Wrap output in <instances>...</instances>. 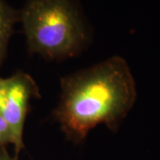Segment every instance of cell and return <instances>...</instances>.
Instances as JSON below:
<instances>
[{"mask_svg":"<svg viewBox=\"0 0 160 160\" xmlns=\"http://www.w3.org/2000/svg\"><path fill=\"white\" fill-rule=\"evenodd\" d=\"M136 96L128 64L114 56L63 78L55 117L66 136L80 142L99 125L116 131Z\"/></svg>","mask_w":160,"mask_h":160,"instance_id":"1","label":"cell"},{"mask_svg":"<svg viewBox=\"0 0 160 160\" xmlns=\"http://www.w3.org/2000/svg\"><path fill=\"white\" fill-rule=\"evenodd\" d=\"M38 94V86L29 75L19 72L6 78L0 114L11 130L16 154L23 148V129L30 99Z\"/></svg>","mask_w":160,"mask_h":160,"instance_id":"3","label":"cell"},{"mask_svg":"<svg viewBox=\"0 0 160 160\" xmlns=\"http://www.w3.org/2000/svg\"><path fill=\"white\" fill-rule=\"evenodd\" d=\"M4 148H5V147H4ZM0 149H1V148H0Z\"/></svg>","mask_w":160,"mask_h":160,"instance_id":"8","label":"cell"},{"mask_svg":"<svg viewBox=\"0 0 160 160\" xmlns=\"http://www.w3.org/2000/svg\"><path fill=\"white\" fill-rule=\"evenodd\" d=\"M17 20L16 12L4 0H0V64L6 55L7 45L13 31V25Z\"/></svg>","mask_w":160,"mask_h":160,"instance_id":"4","label":"cell"},{"mask_svg":"<svg viewBox=\"0 0 160 160\" xmlns=\"http://www.w3.org/2000/svg\"><path fill=\"white\" fill-rule=\"evenodd\" d=\"M12 136L9 126L0 114V148H4L7 144H12Z\"/></svg>","mask_w":160,"mask_h":160,"instance_id":"5","label":"cell"},{"mask_svg":"<svg viewBox=\"0 0 160 160\" xmlns=\"http://www.w3.org/2000/svg\"><path fill=\"white\" fill-rule=\"evenodd\" d=\"M0 160H16L15 158H12L6 151L5 148L0 149Z\"/></svg>","mask_w":160,"mask_h":160,"instance_id":"7","label":"cell"},{"mask_svg":"<svg viewBox=\"0 0 160 160\" xmlns=\"http://www.w3.org/2000/svg\"><path fill=\"white\" fill-rule=\"evenodd\" d=\"M21 19L29 50L44 57L73 56L86 43V29L69 0H29Z\"/></svg>","mask_w":160,"mask_h":160,"instance_id":"2","label":"cell"},{"mask_svg":"<svg viewBox=\"0 0 160 160\" xmlns=\"http://www.w3.org/2000/svg\"><path fill=\"white\" fill-rule=\"evenodd\" d=\"M6 78H0V110L2 108V104L4 101V96H5V92H6Z\"/></svg>","mask_w":160,"mask_h":160,"instance_id":"6","label":"cell"}]
</instances>
